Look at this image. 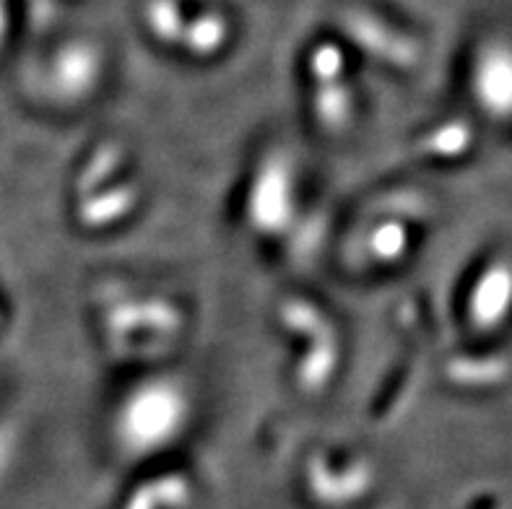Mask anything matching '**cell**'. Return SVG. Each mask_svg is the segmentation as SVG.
I'll return each instance as SVG.
<instances>
[{"mask_svg": "<svg viewBox=\"0 0 512 509\" xmlns=\"http://www.w3.org/2000/svg\"><path fill=\"white\" fill-rule=\"evenodd\" d=\"M188 395L172 380L136 387L115 416V437L123 447L146 452L180 437L188 421Z\"/></svg>", "mask_w": 512, "mask_h": 509, "instance_id": "1", "label": "cell"}, {"mask_svg": "<svg viewBox=\"0 0 512 509\" xmlns=\"http://www.w3.org/2000/svg\"><path fill=\"white\" fill-rule=\"evenodd\" d=\"M468 89L489 120H512V37L492 34L474 50L468 68Z\"/></svg>", "mask_w": 512, "mask_h": 509, "instance_id": "2", "label": "cell"}, {"mask_svg": "<svg viewBox=\"0 0 512 509\" xmlns=\"http://www.w3.org/2000/svg\"><path fill=\"white\" fill-rule=\"evenodd\" d=\"M471 323L476 328H494L512 310V265L497 263L479 276L471 291Z\"/></svg>", "mask_w": 512, "mask_h": 509, "instance_id": "3", "label": "cell"}, {"mask_svg": "<svg viewBox=\"0 0 512 509\" xmlns=\"http://www.w3.org/2000/svg\"><path fill=\"white\" fill-rule=\"evenodd\" d=\"M99 65H102V55L91 45L76 42L68 45L55 55L50 65V76L55 78V86L65 89V94H84L99 76Z\"/></svg>", "mask_w": 512, "mask_h": 509, "instance_id": "4", "label": "cell"}, {"mask_svg": "<svg viewBox=\"0 0 512 509\" xmlns=\"http://www.w3.org/2000/svg\"><path fill=\"white\" fill-rule=\"evenodd\" d=\"M227 39L229 21L224 19V13L206 11L185 24L180 45L188 47V52H195V55H214L227 45Z\"/></svg>", "mask_w": 512, "mask_h": 509, "instance_id": "5", "label": "cell"}, {"mask_svg": "<svg viewBox=\"0 0 512 509\" xmlns=\"http://www.w3.org/2000/svg\"><path fill=\"white\" fill-rule=\"evenodd\" d=\"M143 21L149 26V32L164 45H180L185 24H188L180 0H146Z\"/></svg>", "mask_w": 512, "mask_h": 509, "instance_id": "6", "label": "cell"}, {"mask_svg": "<svg viewBox=\"0 0 512 509\" xmlns=\"http://www.w3.org/2000/svg\"><path fill=\"white\" fill-rule=\"evenodd\" d=\"M279 172H281V169L276 167V164H271V167H268L266 172H263V182H260V185H263V190H266V193H271V182L279 180ZM273 195H276V190H273ZM273 195H271V200H266V203H263V206H260L258 211H255V216H258V219L263 221V219H266L268 206H271V213H273L271 224H276V221H279L281 216H279V203H276V198H273Z\"/></svg>", "mask_w": 512, "mask_h": 509, "instance_id": "7", "label": "cell"}]
</instances>
